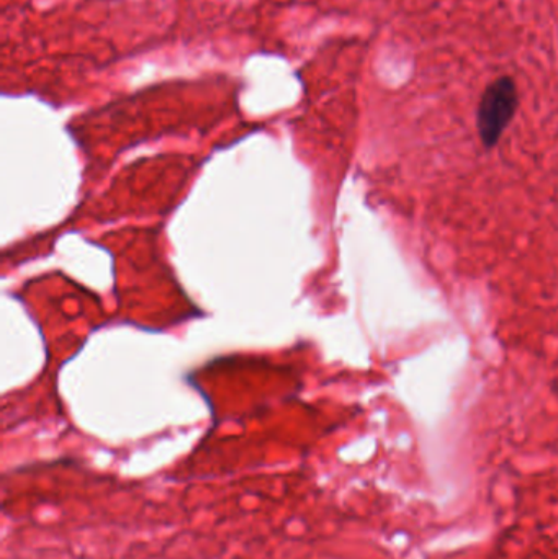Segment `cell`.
<instances>
[{
  "instance_id": "1",
  "label": "cell",
  "mask_w": 558,
  "mask_h": 559,
  "mask_svg": "<svg viewBox=\"0 0 558 559\" xmlns=\"http://www.w3.org/2000/svg\"><path fill=\"white\" fill-rule=\"evenodd\" d=\"M520 95L511 78H500L488 85L477 111L478 136L484 146L494 147L517 115Z\"/></svg>"
}]
</instances>
